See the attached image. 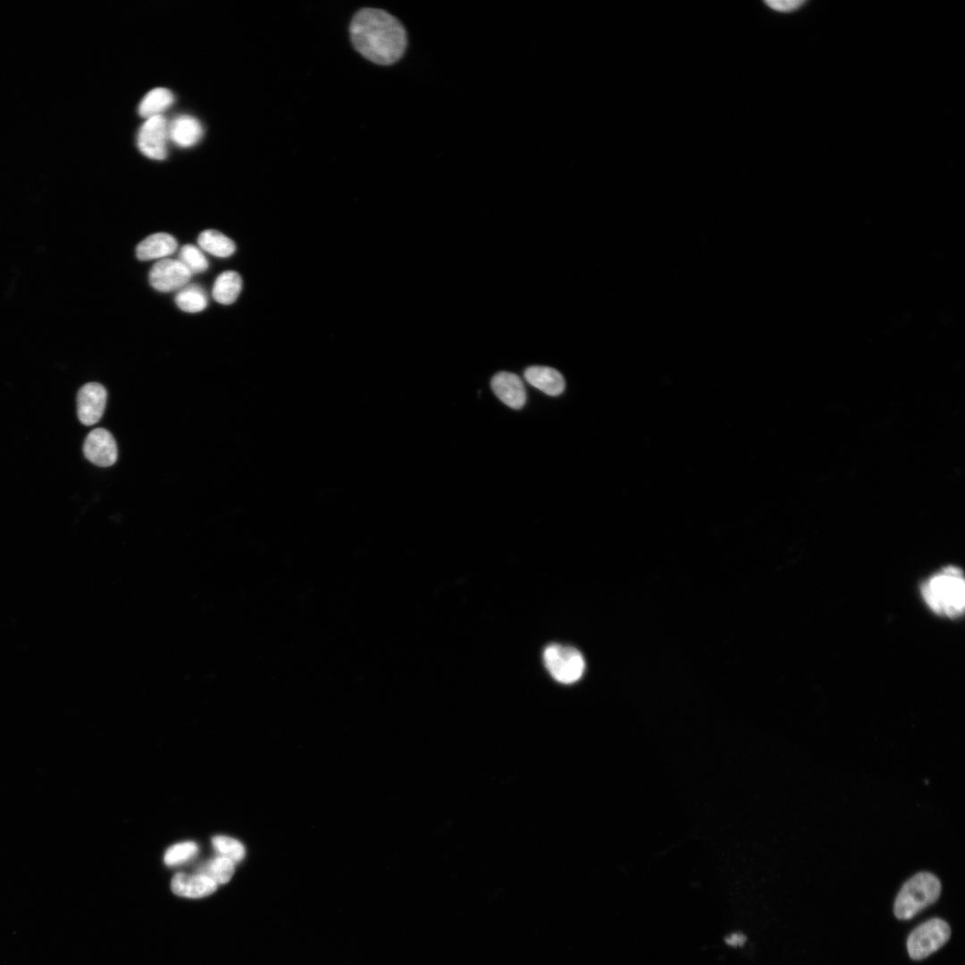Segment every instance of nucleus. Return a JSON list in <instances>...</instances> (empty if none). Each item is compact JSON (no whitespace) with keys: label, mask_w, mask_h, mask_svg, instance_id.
I'll list each match as a JSON object with an SVG mask.
<instances>
[{"label":"nucleus","mask_w":965,"mask_h":965,"mask_svg":"<svg viewBox=\"0 0 965 965\" xmlns=\"http://www.w3.org/2000/svg\"><path fill=\"white\" fill-rule=\"evenodd\" d=\"M946 921L933 918L914 928L907 939V950L913 960H922L940 949L950 938Z\"/></svg>","instance_id":"obj_5"},{"label":"nucleus","mask_w":965,"mask_h":965,"mask_svg":"<svg viewBox=\"0 0 965 965\" xmlns=\"http://www.w3.org/2000/svg\"><path fill=\"white\" fill-rule=\"evenodd\" d=\"M354 48L365 59L380 65L397 63L404 55L407 38L401 22L388 12L363 8L349 26Z\"/></svg>","instance_id":"obj_1"},{"label":"nucleus","mask_w":965,"mask_h":965,"mask_svg":"<svg viewBox=\"0 0 965 965\" xmlns=\"http://www.w3.org/2000/svg\"><path fill=\"white\" fill-rule=\"evenodd\" d=\"M764 4L769 9H771V10L776 12V13H794V12L800 10L801 7H803L807 4V1H804V0H801V1L800 0H787V1L769 0V1H764Z\"/></svg>","instance_id":"obj_23"},{"label":"nucleus","mask_w":965,"mask_h":965,"mask_svg":"<svg viewBox=\"0 0 965 965\" xmlns=\"http://www.w3.org/2000/svg\"><path fill=\"white\" fill-rule=\"evenodd\" d=\"M744 942H745V937H744V936H743V935H740V934H734V935H731V936H729L727 937V939H726V943H727V944H728L729 945H733V946H738V945H741V944H744Z\"/></svg>","instance_id":"obj_24"},{"label":"nucleus","mask_w":965,"mask_h":965,"mask_svg":"<svg viewBox=\"0 0 965 965\" xmlns=\"http://www.w3.org/2000/svg\"><path fill=\"white\" fill-rule=\"evenodd\" d=\"M175 303L184 312L198 313L207 306L208 297L202 286L187 284L177 291Z\"/></svg>","instance_id":"obj_17"},{"label":"nucleus","mask_w":965,"mask_h":965,"mask_svg":"<svg viewBox=\"0 0 965 965\" xmlns=\"http://www.w3.org/2000/svg\"><path fill=\"white\" fill-rule=\"evenodd\" d=\"M197 243L200 248L217 257H229L236 250L232 239L212 229L203 231L197 238Z\"/></svg>","instance_id":"obj_16"},{"label":"nucleus","mask_w":965,"mask_h":965,"mask_svg":"<svg viewBox=\"0 0 965 965\" xmlns=\"http://www.w3.org/2000/svg\"><path fill=\"white\" fill-rule=\"evenodd\" d=\"M178 260L193 273H204L208 269V261L202 251L192 244H186L180 249Z\"/></svg>","instance_id":"obj_20"},{"label":"nucleus","mask_w":965,"mask_h":965,"mask_svg":"<svg viewBox=\"0 0 965 965\" xmlns=\"http://www.w3.org/2000/svg\"><path fill=\"white\" fill-rule=\"evenodd\" d=\"M168 128L162 115L147 119L138 135V147L147 157L163 160L166 157Z\"/></svg>","instance_id":"obj_7"},{"label":"nucleus","mask_w":965,"mask_h":965,"mask_svg":"<svg viewBox=\"0 0 965 965\" xmlns=\"http://www.w3.org/2000/svg\"><path fill=\"white\" fill-rule=\"evenodd\" d=\"M192 273L178 259L164 258L156 262L149 271L151 286L161 292L179 290L191 279Z\"/></svg>","instance_id":"obj_6"},{"label":"nucleus","mask_w":965,"mask_h":965,"mask_svg":"<svg viewBox=\"0 0 965 965\" xmlns=\"http://www.w3.org/2000/svg\"><path fill=\"white\" fill-rule=\"evenodd\" d=\"M212 843L220 856L231 860L233 863L240 861L245 856L243 844L234 838L216 835L213 837Z\"/></svg>","instance_id":"obj_21"},{"label":"nucleus","mask_w":965,"mask_h":965,"mask_svg":"<svg viewBox=\"0 0 965 965\" xmlns=\"http://www.w3.org/2000/svg\"><path fill=\"white\" fill-rule=\"evenodd\" d=\"M234 864L231 860L218 856L202 864L197 873L206 875L217 885L226 884L234 873Z\"/></svg>","instance_id":"obj_19"},{"label":"nucleus","mask_w":965,"mask_h":965,"mask_svg":"<svg viewBox=\"0 0 965 965\" xmlns=\"http://www.w3.org/2000/svg\"><path fill=\"white\" fill-rule=\"evenodd\" d=\"M491 386L495 395L508 407L519 409L526 400V392L522 380L515 373L499 372L491 381Z\"/></svg>","instance_id":"obj_10"},{"label":"nucleus","mask_w":965,"mask_h":965,"mask_svg":"<svg viewBox=\"0 0 965 965\" xmlns=\"http://www.w3.org/2000/svg\"><path fill=\"white\" fill-rule=\"evenodd\" d=\"M107 399L105 388L97 382L83 385L77 395V413L85 425L97 423L105 411Z\"/></svg>","instance_id":"obj_9"},{"label":"nucleus","mask_w":965,"mask_h":965,"mask_svg":"<svg viewBox=\"0 0 965 965\" xmlns=\"http://www.w3.org/2000/svg\"><path fill=\"white\" fill-rule=\"evenodd\" d=\"M922 599L938 616L955 619L964 614L965 580L962 570L948 565L929 575L920 585Z\"/></svg>","instance_id":"obj_2"},{"label":"nucleus","mask_w":965,"mask_h":965,"mask_svg":"<svg viewBox=\"0 0 965 965\" xmlns=\"http://www.w3.org/2000/svg\"><path fill=\"white\" fill-rule=\"evenodd\" d=\"M524 376L527 382L550 396H558L565 390L563 375L549 366H530L525 369Z\"/></svg>","instance_id":"obj_13"},{"label":"nucleus","mask_w":965,"mask_h":965,"mask_svg":"<svg viewBox=\"0 0 965 965\" xmlns=\"http://www.w3.org/2000/svg\"><path fill=\"white\" fill-rule=\"evenodd\" d=\"M941 894V882L930 872H919L909 878L900 889L894 911L897 919H910L936 902Z\"/></svg>","instance_id":"obj_3"},{"label":"nucleus","mask_w":965,"mask_h":965,"mask_svg":"<svg viewBox=\"0 0 965 965\" xmlns=\"http://www.w3.org/2000/svg\"><path fill=\"white\" fill-rule=\"evenodd\" d=\"M173 95L164 88H157L148 92L142 99L138 113L144 118H152L168 108L173 102Z\"/></svg>","instance_id":"obj_18"},{"label":"nucleus","mask_w":965,"mask_h":965,"mask_svg":"<svg viewBox=\"0 0 965 965\" xmlns=\"http://www.w3.org/2000/svg\"><path fill=\"white\" fill-rule=\"evenodd\" d=\"M547 670L558 682L570 684L578 681L585 669L583 657L575 648L561 644H550L543 651Z\"/></svg>","instance_id":"obj_4"},{"label":"nucleus","mask_w":965,"mask_h":965,"mask_svg":"<svg viewBox=\"0 0 965 965\" xmlns=\"http://www.w3.org/2000/svg\"><path fill=\"white\" fill-rule=\"evenodd\" d=\"M177 248L178 242L173 236L158 232L140 241L136 248V255L141 261L164 259L173 254Z\"/></svg>","instance_id":"obj_12"},{"label":"nucleus","mask_w":965,"mask_h":965,"mask_svg":"<svg viewBox=\"0 0 965 965\" xmlns=\"http://www.w3.org/2000/svg\"><path fill=\"white\" fill-rule=\"evenodd\" d=\"M198 846L194 842H183L171 846L165 852L164 860L167 866L185 863L197 855Z\"/></svg>","instance_id":"obj_22"},{"label":"nucleus","mask_w":965,"mask_h":965,"mask_svg":"<svg viewBox=\"0 0 965 965\" xmlns=\"http://www.w3.org/2000/svg\"><path fill=\"white\" fill-rule=\"evenodd\" d=\"M83 453L88 461L103 467L113 465L118 457L115 440L111 432L104 428L94 429L87 435Z\"/></svg>","instance_id":"obj_8"},{"label":"nucleus","mask_w":965,"mask_h":965,"mask_svg":"<svg viewBox=\"0 0 965 965\" xmlns=\"http://www.w3.org/2000/svg\"><path fill=\"white\" fill-rule=\"evenodd\" d=\"M242 289L240 275L235 271H225L214 281L212 295L214 300L222 305L235 302Z\"/></svg>","instance_id":"obj_15"},{"label":"nucleus","mask_w":965,"mask_h":965,"mask_svg":"<svg viewBox=\"0 0 965 965\" xmlns=\"http://www.w3.org/2000/svg\"><path fill=\"white\" fill-rule=\"evenodd\" d=\"M217 884L203 874L188 875L177 873L172 879V892L187 898H202L210 895L217 889Z\"/></svg>","instance_id":"obj_11"},{"label":"nucleus","mask_w":965,"mask_h":965,"mask_svg":"<svg viewBox=\"0 0 965 965\" xmlns=\"http://www.w3.org/2000/svg\"><path fill=\"white\" fill-rule=\"evenodd\" d=\"M168 134L175 144L188 147L198 141L202 135V127L196 119L190 116H180L172 122Z\"/></svg>","instance_id":"obj_14"}]
</instances>
